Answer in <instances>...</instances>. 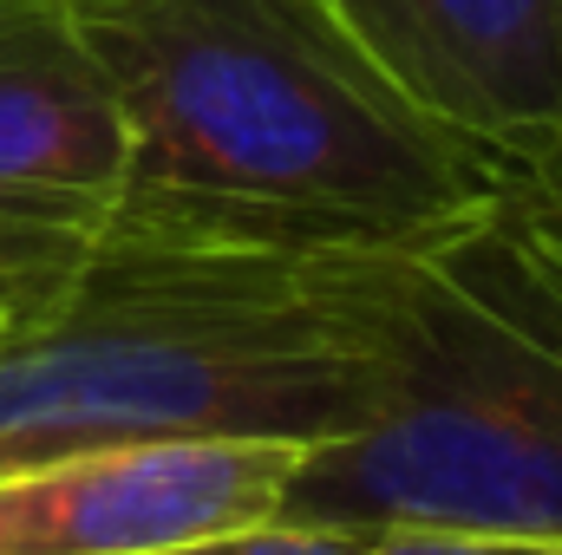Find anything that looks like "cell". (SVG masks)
I'll list each match as a JSON object with an SVG mask.
<instances>
[{"mask_svg": "<svg viewBox=\"0 0 562 555\" xmlns=\"http://www.w3.org/2000/svg\"><path fill=\"white\" fill-rule=\"evenodd\" d=\"M125 144V229L249 249H400L504 183L367 79L294 0H59Z\"/></svg>", "mask_w": 562, "mask_h": 555, "instance_id": "obj_1", "label": "cell"}, {"mask_svg": "<svg viewBox=\"0 0 562 555\" xmlns=\"http://www.w3.org/2000/svg\"><path fill=\"white\" fill-rule=\"evenodd\" d=\"M393 249L138 236L0 320V477L150 438L360 431L386 366Z\"/></svg>", "mask_w": 562, "mask_h": 555, "instance_id": "obj_2", "label": "cell"}, {"mask_svg": "<svg viewBox=\"0 0 562 555\" xmlns=\"http://www.w3.org/2000/svg\"><path fill=\"white\" fill-rule=\"evenodd\" d=\"M288 523L562 536V209L504 177L386 256L373 412L307 444Z\"/></svg>", "mask_w": 562, "mask_h": 555, "instance_id": "obj_3", "label": "cell"}, {"mask_svg": "<svg viewBox=\"0 0 562 555\" xmlns=\"http://www.w3.org/2000/svg\"><path fill=\"white\" fill-rule=\"evenodd\" d=\"M132 144L59 0H0V320L53 301L125 229Z\"/></svg>", "mask_w": 562, "mask_h": 555, "instance_id": "obj_4", "label": "cell"}, {"mask_svg": "<svg viewBox=\"0 0 562 555\" xmlns=\"http://www.w3.org/2000/svg\"><path fill=\"white\" fill-rule=\"evenodd\" d=\"M431 132L530 177L562 150V0H294Z\"/></svg>", "mask_w": 562, "mask_h": 555, "instance_id": "obj_5", "label": "cell"}, {"mask_svg": "<svg viewBox=\"0 0 562 555\" xmlns=\"http://www.w3.org/2000/svg\"><path fill=\"white\" fill-rule=\"evenodd\" d=\"M307 444L150 438L0 477V555H157L276 523Z\"/></svg>", "mask_w": 562, "mask_h": 555, "instance_id": "obj_6", "label": "cell"}, {"mask_svg": "<svg viewBox=\"0 0 562 555\" xmlns=\"http://www.w3.org/2000/svg\"><path fill=\"white\" fill-rule=\"evenodd\" d=\"M157 555H367L360 530H334V523H249V530H223V536H196Z\"/></svg>", "mask_w": 562, "mask_h": 555, "instance_id": "obj_7", "label": "cell"}, {"mask_svg": "<svg viewBox=\"0 0 562 555\" xmlns=\"http://www.w3.org/2000/svg\"><path fill=\"white\" fill-rule=\"evenodd\" d=\"M367 555H562V536H517V530H373Z\"/></svg>", "mask_w": 562, "mask_h": 555, "instance_id": "obj_8", "label": "cell"}, {"mask_svg": "<svg viewBox=\"0 0 562 555\" xmlns=\"http://www.w3.org/2000/svg\"><path fill=\"white\" fill-rule=\"evenodd\" d=\"M524 183H537V190H543V196H550V203H557V209H562V150H557V157H550V163H543V170H530Z\"/></svg>", "mask_w": 562, "mask_h": 555, "instance_id": "obj_9", "label": "cell"}]
</instances>
